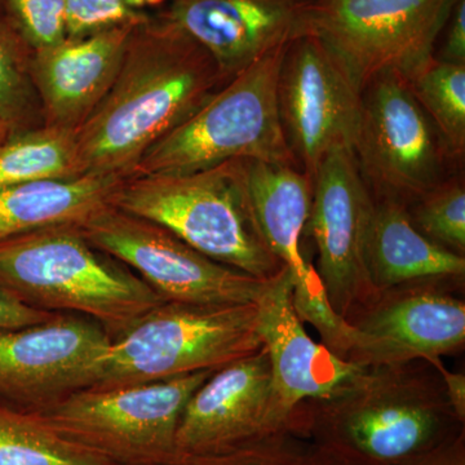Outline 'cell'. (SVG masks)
I'll return each instance as SVG.
<instances>
[{
	"label": "cell",
	"instance_id": "cell-1",
	"mask_svg": "<svg viewBox=\"0 0 465 465\" xmlns=\"http://www.w3.org/2000/svg\"><path fill=\"white\" fill-rule=\"evenodd\" d=\"M228 81L167 18L137 26L112 87L76 130L82 173L127 179L155 143Z\"/></svg>",
	"mask_w": 465,
	"mask_h": 465
},
{
	"label": "cell",
	"instance_id": "cell-2",
	"mask_svg": "<svg viewBox=\"0 0 465 465\" xmlns=\"http://www.w3.org/2000/svg\"><path fill=\"white\" fill-rule=\"evenodd\" d=\"M287 430L354 465H402L463 432L427 361L366 367L330 399L293 410Z\"/></svg>",
	"mask_w": 465,
	"mask_h": 465
},
{
	"label": "cell",
	"instance_id": "cell-3",
	"mask_svg": "<svg viewBox=\"0 0 465 465\" xmlns=\"http://www.w3.org/2000/svg\"><path fill=\"white\" fill-rule=\"evenodd\" d=\"M0 286L29 307L90 318L112 339L164 302L75 225L0 242Z\"/></svg>",
	"mask_w": 465,
	"mask_h": 465
},
{
	"label": "cell",
	"instance_id": "cell-4",
	"mask_svg": "<svg viewBox=\"0 0 465 465\" xmlns=\"http://www.w3.org/2000/svg\"><path fill=\"white\" fill-rule=\"evenodd\" d=\"M112 206L162 225L208 258L260 280L283 268L256 228L244 159L193 173L128 177Z\"/></svg>",
	"mask_w": 465,
	"mask_h": 465
},
{
	"label": "cell",
	"instance_id": "cell-5",
	"mask_svg": "<svg viewBox=\"0 0 465 465\" xmlns=\"http://www.w3.org/2000/svg\"><path fill=\"white\" fill-rule=\"evenodd\" d=\"M289 47L272 52L229 79L155 143L130 177L198 173L235 159L299 167L278 109V76Z\"/></svg>",
	"mask_w": 465,
	"mask_h": 465
},
{
	"label": "cell",
	"instance_id": "cell-6",
	"mask_svg": "<svg viewBox=\"0 0 465 465\" xmlns=\"http://www.w3.org/2000/svg\"><path fill=\"white\" fill-rule=\"evenodd\" d=\"M262 348L258 305L164 302L112 339L92 390L219 370Z\"/></svg>",
	"mask_w": 465,
	"mask_h": 465
},
{
	"label": "cell",
	"instance_id": "cell-7",
	"mask_svg": "<svg viewBox=\"0 0 465 465\" xmlns=\"http://www.w3.org/2000/svg\"><path fill=\"white\" fill-rule=\"evenodd\" d=\"M215 371L115 390L87 388L36 414L113 465H164L177 454V427L186 403Z\"/></svg>",
	"mask_w": 465,
	"mask_h": 465
},
{
	"label": "cell",
	"instance_id": "cell-8",
	"mask_svg": "<svg viewBox=\"0 0 465 465\" xmlns=\"http://www.w3.org/2000/svg\"><path fill=\"white\" fill-rule=\"evenodd\" d=\"M459 0H331L314 5L312 35L358 91L381 73L407 82L434 56Z\"/></svg>",
	"mask_w": 465,
	"mask_h": 465
},
{
	"label": "cell",
	"instance_id": "cell-9",
	"mask_svg": "<svg viewBox=\"0 0 465 465\" xmlns=\"http://www.w3.org/2000/svg\"><path fill=\"white\" fill-rule=\"evenodd\" d=\"M353 154L375 198L406 206L445 182L450 155L436 125L396 73H381L361 92Z\"/></svg>",
	"mask_w": 465,
	"mask_h": 465
},
{
	"label": "cell",
	"instance_id": "cell-10",
	"mask_svg": "<svg viewBox=\"0 0 465 465\" xmlns=\"http://www.w3.org/2000/svg\"><path fill=\"white\" fill-rule=\"evenodd\" d=\"M97 249L124 262L164 302H258L271 280H260L208 258L173 232L112 204L79 226Z\"/></svg>",
	"mask_w": 465,
	"mask_h": 465
},
{
	"label": "cell",
	"instance_id": "cell-11",
	"mask_svg": "<svg viewBox=\"0 0 465 465\" xmlns=\"http://www.w3.org/2000/svg\"><path fill=\"white\" fill-rule=\"evenodd\" d=\"M459 278L415 281L376 293L345 321V360L366 367L433 363L465 344V302L450 291Z\"/></svg>",
	"mask_w": 465,
	"mask_h": 465
},
{
	"label": "cell",
	"instance_id": "cell-12",
	"mask_svg": "<svg viewBox=\"0 0 465 465\" xmlns=\"http://www.w3.org/2000/svg\"><path fill=\"white\" fill-rule=\"evenodd\" d=\"M110 344L101 324L78 314L0 331V400L41 412L94 387Z\"/></svg>",
	"mask_w": 465,
	"mask_h": 465
},
{
	"label": "cell",
	"instance_id": "cell-13",
	"mask_svg": "<svg viewBox=\"0 0 465 465\" xmlns=\"http://www.w3.org/2000/svg\"><path fill=\"white\" fill-rule=\"evenodd\" d=\"M375 197L353 152L327 153L313 176L308 224L318 251V278L336 314L348 318L375 298L365 265Z\"/></svg>",
	"mask_w": 465,
	"mask_h": 465
},
{
	"label": "cell",
	"instance_id": "cell-14",
	"mask_svg": "<svg viewBox=\"0 0 465 465\" xmlns=\"http://www.w3.org/2000/svg\"><path fill=\"white\" fill-rule=\"evenodd\" d=\"M278 109L291 153L312 179L327 153L353 152L361 92L312 34L287 48L278 76Z\"/></svg>",
	"mask_w": 465,
	"mask_h": 465
},
{
	"label": "cell",
	"instance_id": "cell-15",
	"mask_svg": "<svg viewBox=\"0 0 465 465\" xmlns=\"http://www.w3.org/2000/svg\"><path fill=\"white\" fill-rule=\"evenodd\" d=\"M246 183L256 228L272 255L292 277L296 313L302 322L317 330L324 347L344 358L351 326L333 312L316 269L302 252L313 179L291 164L246 161Z\"/></svg>",
	"mask_w": 465,
	"mask_h": 465
},
{
	"label": "cell",
	"instance_id": "cell-16",
	"mask_svg": "<svg viewBox=\"0 0 465 465\" xmlns=\"http://www.w3.org/2000/svg\"><path fill=\"white\" fill-rule=\"evenodd\" d=\"M312 0H173L166 15L226 79L311 32Z\"/></svg>",
	"mask_w": 465,
	"mask_h": 465
},
{
	"label": "cell",
	"instance_id": "cell-17",
	"mask_svg": "<svg viewBox=\"0 0 465 465\" xmlns=\"http://www.w3.org/2000/svg\"><path fill=\"white\" fill-rule=\"evenodd\" d=\"M265 348L216 370L193 393L176 433L179 454L226 451L280 432Z\"/></svg>",
	"mask_w": 465,
	"mask_h": 465
},
{
	"label": "cell",
	"instance_id": "cell-18",
	"mask_svg": "<svg viewBox=\"0 0 465 465\" xmlns=\"http://www.w3.org/2000/svg\"><path fill=\"white\" fill-rule=\"evenodd\" d=\"M292 292V277L283 266L256 302L259 332L272 366L274 414L281 430H287L296 407L308 401L330 399L366 369L342 360L309 336L296 313Z\"/></svg>",
	"mask_w": 465,
	"mask_h": 465
},
{
	"label": "cell",
	"instance_id": "cell-19",
	"mask_svg": "<svg viewBox=\"0 0 465 465\" xmlns=\"http://www.w3.org/2000/svg\"><path fill=\"white\" fill-rule=\"evenodd\" d=\"M139 25L65 38L52 47L34 51L32 78L45 124L73 130L81 127L112 87Z\"/></svg>",
	"mask_w": 465,
	"mask_h": 465
},
{
	"label": "cell",
	"instance_id": "cell-20",
	"mask_svg": "<svg viewBox=\"0 0 465 465\" xmlns=\"http://www.w3.org/2000/svg\"><path fill=\"white\" fill-rule=\"evenodd\" d=\"M365 265L376 293L415 281L463 280L465 274L464 256L425 237L412 224L406 204L391 198H375Z\"/></svg>",
	"mask_w": 465,
	"mask_h": 465
},
{
	"label": "cell",
	"instance_id": "cell-21",
	"mask_svg": "<svg viewBox=\"0 0 465 465\" xmlns=\"http://www.w3.org/2000/svg\"><path fill=\"white\" fill-rule=\"evenodd\" d=\"M122 182L85 173L0 189V242L54 226H82L112 204Z\"/></svg>",
	"mask_w": 465,
	"mask_h": 465
},
{
	"label": "cell",
	"instance_id": "cell-22",
	"mask_svg": "<svg viewBox=\"0 0 465 465\" xmlns=\"http://www.w3.org/2000/svg\"><path fill=\"white\" fill-rule=\"evenodd\" d=\"M76 130L43 124L0 143V189L81 176Z\"/></svg>",
	"mask_w": 465,
	"mask_h": 465
},
{
	"label": "cell",
	"instance_id": "cell-23",
	"mask_svg": "<svg viewBox=\"0 0 465 465\" xmlns=\"http://www.w3.org/2000/svg\"><path fill=\"white\" fill-rule=\"evenodd\" d=\"M0 465H113L61 436L36 412L0 401Z\"/></svg>",
	"mask_w": 465,
	"mask_h": 465
},
{
	"label": "cell",
	"instance_id": "cell-24",
	"mask_svg": "<svg viewBox=\"0 0 465 465\" xmlns=\"http://www.w3.org/2000/svg\"><path fill=\"white\" fill-rule=\"evenodd\" d=\"M451 158L465 153V65L434 57L409 82Z\"/></svg>",
	"mask_w": 465,
	"mask_h": 465
},
{
	"label": "cell",
	"instance_id": "cell-25",
	"mask_svg": "<svg viewBox=\"0 0 465 465\" xmlns=\"http://www.w3.org/2000/svg\"><path fill=\"white\" fill-rule=\"evenodd\" d=\"M29 48L33 50L21 34L0 21V124L9 134L45 124Z\"/></svg>",
	"mask_w": 465,
	"mask_h": 465
},
{
	"label": "cell",
	"instance_id": "cell-26",
	"mask_svg": "<svg viewBox=\"0 0 465 465\" xmlns=\"http://www.w3.org/2000/svg\"><path fill=\"white\" fill-rule=\"evenodd\" d=\"M419 232L458 255L465 252V186L463 180L446 179L407 206Z\"/></svg>",
	"mask_w": 465,
	"mask_h": 465
},
{
	"label": "cell",
	"instance_id": "cell-27",
	"mask_svg": "<svg viewBox=\"0 0 465 465\" xmlns=\"http://www.w3.org/2000/svg\"><path fill=\"white\" fill-rule=\"evenodd\" d=\"M307 442L290 430L213 454H179L164 465H299Z\"/></svg>",
	"mask_w": 465,
	"mask_h": 465
},
{
	"label": "cell",
	"instance_id": "cell-28",
	"mask_svg": "<svg viewBox=\"0 0 465 465\" xmlns=\"http://www.w3.org/2000/svg\"><path fill=\"white\" fill-rule=\"evenodd\" d=\"M161 0H65L66 38L146 23L143 8Z\"/></svg>",
	"mask_w": 465,
	"mask_h": 465
},
{
	"label": "cell",
	"instance_id": "cell-29",
	"mask_svg": "<svg viewBox=\"0 0 465 465\" xmlns=\"http://www.w3.org/2000/svg\"><path fill=\"white\" fill-rule=\"evenodd\" d=\"M34 51L52 47L66 38L65 0H5Z\"/></svg>",
	"mask_w": 465,
	"mask_h": 465
},
{
	"label": "cell",
	"instance_id": "cell-30",
	"mask_svg": "<svg viewBox=\"0 0 465 465\" xmlns=\"http://www.w3.org/2000/svg\"><path fill=\"white\" fill-rule=\"evenodd\" d=\"M60 313L29 307L0 286V331L47 322Z\"/></svg>",
	"mask_w": 465,
	"mask_h": 465
},
{
	"label": "cell",
	"instance_id": "cell-31",
	"mask_svg": "<svg viewBox=\"0 0 465 465\" xmlns=\"http://www.w3.org/2000/svg\"><path fill=\"white\" fill-rule=\"evenodd\" d=\"M440 60L465 65V0H459L450 17Z\"/></svg>",
	"mask_w": 465,
	"mask_h": 465
},
{
	"label": "cell",
	"instance_id": "cell-32",
	"mask_svg": "<svg viewBox=\"0 0 465 465\" xmlns=\"http://www.w3.org/2000/svg\"><path fill=\"white\" fill-rule=\"evenodd\" d=\"M402 465H465L464 430L440 448Z\"/></svg>",
	"mask_w": 465,
	"mask_h": 465
},
{
	"label": "cell",
	"instance_id": "cell-33",
	"mask_svg": "<svg viewBox=\"0 0 465 465\" xmlns=\"http://www.w3.org/2000/svg\"><path fill=\"white\" fill-rule=\"evenodd\" d=\"M442 378L443 388L450 406L460 423H465V375L463 372H451L446 369L442 361L430 363Z\"/></svg>",
	"mask_w": 465,
	"mask_h": 465
},
{
	"label": "cell",
	"instance_id": "cell-34",
	"mask_svg": "<svg viewBox=\"0 0 465 465\" xmlns=\"http://www.w3.org/2000/svg\"><path fill=\"white\" fill-rule=\"evenodd\" d=\"M299 465H354L348 463V461L342 460L329 454V452L323 451L314 448V446H305L304 454H302V460Z\"/></svg>",
	"mask_w": 465,
	"mask_h": 465
},
{
	"label": "cell",
	"instance_id": "cell-35",
	"mask_svg": "<svg viewBox=\"0 0 465 465\" xmlns=\"http://www.w3.org/2000/svg\"><path fill=\"white\" fill-rule=\"evenodd\" d=\"M9 134H9V131L7 130V128L3 127V125L0 124V143L5 142V140L7 139Z\"/></svg>",
	"mask_w": 465,
	"mask_h": 465
},
{
	"label": "cell",
	"instance_id": "cell-36",
	"mask_svg": "<svg viewBox=\"0 0 465 465\" xmlns=\"http://www.w3.org/2000/svg\"><path fill=\"white\" fill-rule=\"evenodd\" d=\"M312 2L316 3V5H323V3H329L331 0H312Z\"/></svg>",
	"mask_w": 465,
	"mask_h": 465
}]
</instances>
